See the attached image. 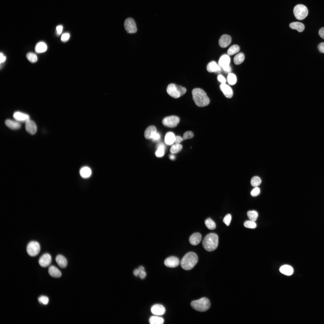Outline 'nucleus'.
Returning a JSON list of instances; mask_svg holds the SVG:
<instances>
[{
	"instance_id": "obj_4",
	"label": "nucleus",
	"mask_w": 324,
	"mask_h": 324,
	"mask_svg": "<svg viewBox=\"0 0 324 324\" xmlns=\"http://www.w3.org/2000/svg\"><path fill=\"white\" fill-rule=\"evenodd\" d=\"M193 308L200 312H205L210 308L211 303L209 299L206 297H203L198 300H194L190 303Z\"/></svg>"
},
{
	"instance_id": "obj_7",
	"label": "nucleus",
	"mask_w": 324,
	"mask_h": 324,
	"mask_svg": "<svg viewBox=\"0 0 324 324\" xmlns=\"http://www.w3.org/2000/svg\"><path fill=\"white\" fill-rule=\"evenodd\" d=\"M40 246L38 242L36 241H32L29 242L26 247V251L29 255L31 256H34L40 252Z\"/></svg>"
},
{
	"instance_id": "obj_49",
	"label": "nucleus",
	"mask_w": 324,
	"mask_h": 324,
	"mask_svg": "<svg viewBox=\"0 0 324 324\" xmlns=\"http://www.w3.org/2000/svg\"><path fill=\"white\" fill-rule=\"evenodd\" d=\"M223 71L226 73H230L231 71V68L230 65L221 68Z\"/></svg>"
},
{
	"instance_id": "obj_11",
	"label": "nucleus",
	"mask_w": 324,
	"mask_h": 324,
	"mask_svg": "<svg viewBox=\"0 0 324 324\" xmlns=\"http://www.w3.org/2000/svg\"><path fill=\"white\" fill-rule=\"evenodd\" d=\"M51 261L52 258L50 255L48 253H46L40 257L38 262L41 266L46 267L50 265Z\"/></svg>"
},
{
	"instance_id": "obj_23",
	"label": "nucleus",
	"mask_w": 324,
	"mask_h": 324,
	"mask_svg": "<svg viewBox=\"0 0 324 324\" xmlns=\"http://www.w3.org/2000/svg\"><path fill=\"white\" fill-rule=\"evenodd\" d=\"M48 272L50 276L53 278H59L62 275L60 271L56 267L53 266L49 267Z\"/></svg>"
},
{
	"instance_id": "obj_22",
	"label": "nucleus",
	"mask_w": 324,
	"mask_h": 324,
	"mask_svg": "<svg viewBox=\"0 0 324 324\" xmlns=\"http://www.w3.org/2000/svg\"><path fill=\"white\" fill-rule=\"evenodd\" d=\"M56 261L59 266L62 268H65L67 265V259L62 255H57L56 258Z\"/></svg>"
},
{
	"instance_id": "obj_39",
	"label": "nucleus",
	"mask_w": 324,
	"mask_h": 324,
	"mask_svg": "<svg viewBox=\"0 0 324 324\" xmlns=\"http://www.w3.org/2000/svg\"><path fill=\"white\" fill-rule=\"evenodd\" d=\"M244 225L246 228L251 229H254L256 227V224L255 222L250 220L245 221Z\"/></svg>"
},
{
	"instance_id": "obj_48",
	"label": "nucleus",
	"mask_w": 324,
	"mask_h": 324,
	"mask_svg": "<svg viewBox=\"0 0 324 324\" xmlns=\"http://www.w3.org/2000/svg\"><path fill=\"white\" fill-rule=\"evenodd\" d=\"M318 48L320 52L324 53V42L320 44L318 46Z\"/></svg>"
},
{
	"instance_id": "obj_21",
	"label": "nucleus",
	"mask_w": 324,
	"mask_h": 324,
	"mask_svg": "<svg viewBox=\"0 0 324 324\" xmlns=\"http://www.w3.org/2000/svg\"><path fill=\"white\" fill-rule=\"evenodd\" d=\"M230 58L228 55L224 54L222 55L219 60L218 64L221 68L230 65Z\"/></svg>"
},
{
	"instance_id": "obj_44",
	"label": "nucleus",
	"mask_w": 324,
	"mask_h": 324,
	"mask_svg": "<svg viewBox=\"0 0 324 324\" xmlns=\"http://www.w3.org/2000/svg\"><path fill=\"white\" fill-rule=\"evenodd\" d=\"M70 35L69 33H65L62 34L61 37V40L64 42L67 41L69 39Z\"/></svg>"
},
{
	"instance_id": "obj_6",
	"label": "nucleus",
	"mask_w": 324,
	"mask_h": 324,
	"mask_svg": "<svg viewBox=\"0 0 324 324\" xmlns=\"http://www.w3.org/2000/svg\"><path fill=\"white\" fill-rule=\"evenodd\" d=\"M293 11L296 18L299 20L304 19L308 14V10L307 8L304 5L302 4H298L296 5L294 7Z\"/></svg>"
},
{
	"instance_id": "obj_30",
	"label": "nucleus",
	"mask_w": 324,
	"mask_h": 324,
	"mask_svg": "<svg viewBox=\"0 0 324 324\" xmlns=\"http://www.w3.org/2000/svg\"><path fill=\"white\" fill-rule=\"evenodd\" d=\"M244 56L242 52H240L236 55L234 57L233 61L234 63L238 65L242 63L244 61Z\"/></svg>"
},
{
	"instance_id": "obj_47",
	"label": "nucleus",
	"mask_w": 324,
	"mask_h": 324,
	"mask_svg": "<svg viewBox=\"0 0 324 324\" xmlns=\"http://www.w3.org/2000/svg\"><path fill=\"white\" fill-rule=\"evenodd\" d=\"M183 140V138L180 136H176L175 137L174 143L175 144H179Z\"/></svg>"
},
{
	"instance_id": "obj_9",
	"label": "nucleus",
	"mask_w": 324,
	"mask_h": 324,
	"mask_svg": "<svg viewBox=\"0 0 324 324\" xmlns=\"http://www.w3.org/2000/svg\"><path fill=\"white\" fill-rule=\"evenodd\" d=\"M125 30L129 33H135L137 31V28L135 21L133 19L128 18L125 20L124 23Z\"/></svg>"
},
{
	"instance_id": "obj_53",
	"label": "nucleus",
	"mask_w": 324,
	"mask_h": 324,
	"mask_svg": "<svg viewBox=\"0 0 324 324\" xmlns=\"http://www.w3.org/2000/svg\"><path fill=\"white\" fill-rule=\"evenodd\" d=\"M139 275L140 278L142 279L145 278L146 277V273L144 271H142L140 272Z\"/></svg>"
},
{
	"instance_id": "obj_43",
	"label": "nucleus",
	"mask_w": 324,
	"mask_h": 324,
	"mask_svg": "<svg viewBox=\"0 0 324 324\" xmlns=\"http://www.w3.org/2000/svg\"><path fill=\"white\" fill-rule=\"evenodd\" d=\"M260 190L258 187H256L251 191V195L253 197H255L258 196L260 193Z\"/></svg>"
},
{
	"instance_id": "obj_52",
	"label": "nucleus",
	"mask_w": 324,
	"mask_h": 324,
	"mask_svg": "<svg viewBox=\"0 0 324 324\" xmlns=\"http://www.w3.org/2000/svg\"><path fill=\"white\" fill-rule=\"evenodd\" d=\"M0 63H3V62H4L5 61V60H6V56H4L2 53L1 52L0 54Z\"/></svg>"
},
{
	"instance_id": "obj_32",
	"label": "nucleus",
	"mask_w": 324,
	"mask_h": 324,
	"mask_svg": "<svg viewBox=\"0 0 324 324\" xmlns=\"http://www.w3.org/2000/svg\"><path fill=\"white\" fill-rule=\"evenodd\" d=\"M247 215L250 220L254 222L256 220L258 215L257 212L254 210L248 211Z\"/></svg>"
},
{
	"instance_id": "obj_56",
	"label": "nucleus",
	"mask_w": 324,
	"mask_h": 324,
	"mask_svg": "<svg viewBox=\"0 0 324 324\" xmlns=\"http://www.w3.org/2000/svg\"><path fill=\"white\" fill-rule=\"evenodd\" d=\"M170 158L172 160L174 159L175 158V156L173 155H170Z\"/></svg>"
},
{
	"instance_id": "obj_55",
	"label": "nucleus",
	"mask_w": 324,
	"mask_h": 324,
	"mask_svg": "<svg viewBox=\"0 0 324 324\" xmlns=\"http://www.w3.org/2000/svg\"><path fill=\"white\" fill-rule=\"evenodd\" d=\"M138 269L139 270L140 272L144 271V267L142 266H140L139 267Z\"/></svg>"
},
{
	"instance_id": "obj_42",
	"label": "nucleus",
	"mask_w": 324,
	"mask_h": 324,
	"mask_svg": "<svg viewBox=\"0 0 324 324\" xmlns=\"http://www.w3.org/2000/svg\"><path fill=\"white\" fill-rule=\"evenodd\" d=\"M231 216L230 214H228L225 216L223 219V222L227 226H229L231 220Z\"/></svg>"
},
{
	"instance_id": "obj_10",
	"label": "nucleus",
	"mask_w": 324,
	"mask_h": 324,
	"mask_svg": "<svg viewBox=\"0 0 324 324\" xmlns=\"http://www.w3.org/2000/svg\"><path fill=\"white\" fill-rule=\"evenodd\" d=\"M180 261L179 259L175 256H170L166 258L164 261V265L170 268H175L179 265Z\"/></svg>"
},
{
	"instance_id": "obj_40",
	"label": "nucleus",
	"mask_w": 324,
	"mask_h": 324,
	"mask_svg": "<svg viewBox=\"0 0 324 324\" xmlns=\"http://www.w3.org/2000/svg\"><path fill=\"white\" fill-rule=\"evenodd\" d=\"M38 301L40 304L46 305L48 304L49 299L47 297L42 296L38 298Z\"/></svg>"
},
{
	"instance_id": "obj_50",
	"label": "nucleus",
	"mask_w": 324,
	"mask_h": 324,
	"mask_svg": "<svg viewBox=\"0 0 324 324\" xmlns=\"http://www.w3.org/2000/svg\"><path fill=\"white\" fill-rule=\"evenodd\" d=\"M56 30L57 33L58 34H61L62 31L63 26L61 25L57 26L56 27Z\"/></svg>"
},
{
	"instance_id": "obj_18",
	"label": "nucleus",
	"mask_w": 324,
	"mask_h": 324,
	"mask_svg": "<svg viewBox=\"0 0 324 324\" xmlns=\"http://www.w3.org/2000/svg\"><path fill=\"white\" fill-rule=\"evenodd\" d=\"M201 239V234L199 232H195L190 236L189 238V241L191 244L196 245L200 242Z\"/></svg>"
},
{
	"instance_id": "obj_16",
	"label": "nucleus",
	"mask_w": 324,
	"mask_h": 324,
	"mask_svg": "<svg viewBox=\"0 0 324 324\" xmlns=\"http://www.w3.org/2000/svg\"><path fill=\"white\" fill-rule=\"evenodd\" d=\"M220 88L226 98H231L232 97L233 91L231 88L228 85L225 83L221 84L220 86Z\"/></svg>"
},
{
	"instance_id": "obj_19",
	"label": "nucleus",
	"mask_w": 324,
	"mask_h": 324,
	"mask_svg": "<svg viewBox=\"0 0 324 324\" xmlns=\"http://www.w3.org/2000/svg\"><path fill=\"white\" fill-rule=\"evenodd\" d=\"M5 123L8 127L13 130L18 129L21 127V124L20 122L16 120L7 119L5 122Z\"/></svg>"
},
{
	"instance_id": "obj_34",
	"label": "nucleus",
	"mask_w": 324,
	"mask_h": 324,
	"mask_svg": "<svg viewBox=\"0 0 324 324\" xmlns=\"http://www.w3.org/2000/svg\"><path fill=\"white\" fill-rule=\"evenodd\" d=\"M227 80L229 84L232 85L236 83L237 78L236 76L234 74L230 73L227 75Z\"/></svg>"
},
{
	"instance_id": "obj_20",
	"label": "nucleus",
	"mask_w": 324,
	"mask_h": 324,
	"mask_svg": "<svg viewBox=\"0 0 324 324\" xmlns=\"http://www.w3.org/2000/svg\"><path fill=\"white\" fill-rule=\"evenodd\" d=\"M157 132L156 128L153 125L149 126L146 129L144 136L147 139H151L154 135Z\"/></svg>"
},
{
	"instance_id": "obj_35",
	"label": "nucleus",
	"mask_w": 324,
	"mask_h": 324,
	"mask_svg": "<svg viewBox=\"0 0 324 324\" xmlns=\"http://www.w3.org/2000/svg\"><path fill=\"white\" fill-rule=\"evenodd\" d=\"M182 148V145L180 144H175L171 147L170 152L172 154L177 153L180 152Z\"/></svg>"
},
{
	"instance_id": "obj_51",
	"label": "nucleus",
	"mask_w": 324,
	"mask_h": 324,
	"mask_svg": "<svg viewBox=\"0 0 324 324\" xmlns=\"http://www.w3.org/2000/svg\"><path fill=\"white\" fill-rule=\"evenodd\" d=\"M319 34L322 38L324 39V27L320 29L319 31Z\"/></svg>"
},
{
	"instance_id": "obj_17",
	"label": "nucleus",
	"mask_w": 324,
	"mask_h": 324,
	"mask_svg": "<svg viewBox=\"0 0 324 324\" xmlns=\"http://www.w3.org/2000/svg\"><path fill=\"white\" fill-rule=\"evenodd\" d=\"M206 69L209 72H219L221 70V68L214 61L209 62L207 65Z\"/></svg>"
},
{
	"instance_id": "obj_13",
	"label": "nucleus",
	"mask_w": 324,
	"mask_h": 324,
	"mask_svg": "<svg viewBox=\"0 0 324 324\" xmlns=\"http://www.w3.org/2000/svg\"><path fill=\"white\" fill-rule=\"evenodd\" d=\"M13 117L16 121L19 122H26L30 119L29 116L28 115L19 111L15 112Z\"/></svg>"
},
{
	"instance_id": "obj_45",
	"label": "nucleus",
	"mask_w": 324,
	"mask_h": 324,
	"mask_svg": "<svg viewBox=\"0 0 324 324\" xmlns=\"http://www.w3.org/2000/svg\"><path fill=\"white\" fill-rule=\"evenodd\" d=\"M218 80L222 84H225L226 83V80L225 78L222 75H218L217 77Z\"/></svg>"
},
{
	"instance_id": "obj_27",
	"label": "nucleus",
	"mask_w": 324,
	"mask_h": 324,
	"mask_svg": "<svg viewBox=\"0 0 324 324\" xmlns=\"http://www.w3.org/2000/svg\"><path fill=\"white\" fill-rule=\"evenodd\" d=\"M91 174V170L88 166L83 167L80 170V174L81 177L83 178H86L89 177Z\"/></svg>"
},
{
	"instance_id": "obj_37",
	"label": "nucleus",
	"mask_w": 324,
	"mask_h": 324,
	"mask_svg": "<svg viewBox=\"0 0 324 324\" xmlns=\"http://www.w3.org/2000/svg\"><path fill=\"white\" fill-rule=\"evenodd\" d=\"M250 182L252 186L254 187H257L261 183V180L259 177L255 176L252 178Z\"/></svg>"
},
{
	"instance_id": "obj_41",
	"label": "nucleus",
	"mask_w": 324,
	"mask_h": 324,
	"mask_svg": "<svg viewBox=\"0 0 324 324\" xmlns=\"http://www.w3.org/2000/svg\"><path fill=\"white\" fill-rule=\"evenodd\" d=\"M194 136V134L192 132L190 131H186L183 134V140L191 139Z\"/></svg>"
},
{
	"instance_id": "obj_5",
	"label": "nucleus",
	"mask_w": 324,
	"mask_h": 324,
	"mask_svg": "<svg viewBox=\"0 0 324 324\" xmlns=\"http://www.w3.org/2000/svg\"><path fill=\"white\" fill-rule=\"evenodd\" d=\"M166 91L170 96L176 98L184 94L186 92V89L181 86L171 83L168 85Z\"/></svg>"
},
{
	"instance_id": "obj_1",
	"label": "nucleus",
	"mask_w": 324,
	"mask_h": 324,
	"mask_svg": "<svg viewBox=\"0 0 324 324\" xmlns=\"http://www.w3.org/2000/svg\"><path fill=\"white\" fill-rule=\"evenodd\" d=\"M192 93L193 100L197 106L204 107L209 104V99L202 89L198 88H194Z\"/></svg>"
},
{
	"instance_id": "obj_12",
	"label": "nucleus",
	"mask_w": 324,
	"mask_h": 324,
	"mask_svg": "<svg viewBox=\"0 0 324 324\" xmlns=\"http://www.w3.org/2000/svg\"><path fill=\"white\" fill-rule=\"evenodd\" d=\"M25 123L26 131L32 135L34 134L37 130V127L34 122L32 120L29 119Z\"/></svg>"
},
{
	"instance_id": "obj_38",
	"label": "nucleus",
	"mask_w": 324,
	"mask_h": 324,
	"mask_svg": "<svg viewBox=\"0 0 324 324\" xmlns=\"http://www.w3.org/2000/svg\"><path fill=\"white\" fill-rule=\"evenodd\" d=\"M26 56L27 59L31 62L34 63L37 61V57L34 53L28 52Z\"/></svg>"
},
{
	"instance_id": "obj_3",
	"label": "nucleus",
	"mask_w": 324,
	"mask_h": 324,
	"mask_svg": "<svg viewBox=\"0 0 324 324\" xmlns=\"http://www.w3.org/2000/svg\"><path fill=\"white\" fill-rule=\"evenodd\" d=\"M218 236L214 233H211L207 235L203 238L202 242L204 248L208 251H212L216 249L218 246Z\"/></svg>"
},
{
	"instance_id": "obj_26",
	"label": "nucleus",
	"mask_w": 324,
	"mask_h": 324,
	"mask_svg": "<svg viewBox=\"0 0 324 324\" xmlns=\"http://www.w3.org/2000/svg\"><path fill=\"white\" fill-rule=\"evenodd\" d=\"M290 27L292 29H296L299 32H302L304 29V26L302 23L298 22H293L289 25Z\"/></svg>"
},
{
	"instance_id": "obj_31",
	"label": "nucleus",
	"mask_w": 324,
	"mask_h": 324,
	"mask_svg": "<svg viewBox=\"0 0 324 324\" xmlns=\"http://www.w3.org/2000/svg\"><path fill=\"white\" fill-rule=\"evenodd\" d=\"M205 224L206 227L209 230H213L216 228L215 223L210 218H208L205 220Z\"/></svg>"
},
{
	"instance_id": "obj_36",
	"label": "nucleus",
	"mask_w": 324,
	"mask_h": 324,
	"mask_svg": "<svg viewBox=\"0 0 324 324\" xmlns=\"http://www.w3.org/2000/svg\"><path fill=\"white\" fill-rule=\"evenodd\" d=\"M164 147L163 144L160 143L158 146V148L155 153V155L157 157H160L163 156L164 154Z\"/></svg>"
},
{
	"instance_id": "obj_25",
	"label": "nucleus",
	"mask_w": 324,
	"mask_h": 324,
	"mask_svg": "<svg viewBox=\"0 0 324 324\" xmlns=\"http://www.w3.org/2000/svg\"><path fill=\"white\" fill-rule=\"evenodd\" d=\"M176 136L174 134L171 132H168L166 134L164 140L165 143L167 145H170L174 143Z\"/></svg>"
},
{
	"instance_id": "obj_14",
	"label": "nucleus",
	"mask_w": 324,
	"mask_h": 324,
	"mask_svg": "<svg viewBox=\"0 0 324 324\" xmlns=\"http://www.w3.org/2000/svg\"><path fill=\"white\" fill-rule=\"evenodd\" d=\"M152 314L156 315H161L165 312V309L161 304H157L153 305L151 308Z\"/></svg>"
},
{
	"instance_id": "obj_46",
	"label": "nucleus",
	"mask_w": 324,
	"mask_h": 324,
	"mask_svg": "<svg viewBox=\"0 0 324 324\" xmlns=\"http://www.w3.org/2000/svg\"><path fill=\"white\" fill-rule=\"evenodd\" d=\"M160 138V134L158 133L157 132L153 136L152 139L153 141H155L158 140Z\"/></svg>"
},
{
	"instance_id": "obj_29",
	"label": "nucleus",
	"mask_w": 324,
	"mask_h": 324,
	"mask_svg": "<svg viewBox=\"0 0 324 324\" xmlns=\"http://www.w3.org/2000/svg\"><path fill=\"white\" fill-rule=\"evenodd\" d=\"M164 321L163 318L157 316H152L149 319V322L151 324H162Z\"/></svg>"
},
{
	"instance_id": "obj_28",
	"label": "nucleus",
	"mask_w": 324,
	"mask_h": 324,
	"mask_svg": "<svg viewBox=\"0 0 324 324\" xmlns=\"http://www.w3.org/2000/svg\"><path fill=\"white\" fill-rule=\"evenodd\" d=\"M47 49L46 44L43 42L38 43L36 45L35 50L36 52L40 53L45 52Z\"/></svg>"
},
{
	"instance_id": "obj_8",
	"label": "nucleus",
	"mask_w": 324,
	"mask_h": 324,
	"mask_svg": "<svg viewBox=\"0 0 324 324\" xmlns=\"http://www.w3.org/2000/svg\"><path fill=\"white\" fill-rule=\"evenodd\" d=\"M180 121L178 117L175 116H171L164 118L162 121L163 125L165 127L173 128L176 127Z\"/></svg>"
},
{
	"instance_id": "obj_33",
	"label": "nucleus",
	"mask_w": 324,
	"mask_h": 324,
	"mask_svg": "<svg viewBox=\"0 0 324 324\" xmlns=\"http://www.w3.org/2000/svg\"><path fill=\"white\" fill-rule=\"evenodd\" d=\"M240 50L239 46L236 44L231 46L227 50L228 55L232 56L238 52Z\"/></svg>"
},
{
	"instance_id": "obj_2",
	"label": "nucleus",
	"mask_w": 324,
	"mask_h": 324,
	"mask_svg": "<svg viewBox=\"0 0 324 324\" xmlns=\"http://www.w3.org/2000/svg\"><path fill=\"white\" fill-rule=\"evenodd\" d=\"M198 261V258L195 253L190 252L184 256L180 262L182 268L186 270L192 269Z\"/></svg>"
},
{
	"instance_id": "obj_24",
	"label": "nucleus",
	"mask_w": 324,
	"mask_h": 324,
	"mask_svg": "<svg viewBox=\"0 0 324 324\" xmlns=\"http://www.w3.org/2000/svg\"><path fill=\"white\" fill-rule=\"evenodd\" d=\"M279 270L281 273L287 276L291 275L293 272L292 268L291 266L287 265L281 266Z\"/></svg>"
},
{
	"instance_id": "obj_54",
	"label": "nucleus",
	"mask_w": 324,
	"mask_h": 324,
	"mask_svg": "<svg viewBox=\"0 0 324 324\" xmlns=\"http://www.w3.org/2000/svg\"><path fill=\"white\" fill-rule=\"evenodd\" d=\"M140 272L139 269H136L133 272V273L134 275L135 276H138L139 275Z\"/></svg>"
},
{
	"instance_id": "obj_15",
	"label": "nucleus",
	"mask_w": 324,
	"mask_h": 324,
	"mask_svg": "<svg viewBox=\"0 0 324 324\" xmlns=\"http://www.w3.org/2000/svg\"><path fill=\"white\" fill-rule=\"evenodd\" d=\"M231 37L227 34L222 35L220 38L219 40V44L222 48H225L228 46L231 43Z\"/></svg>"
}]
</instances>
